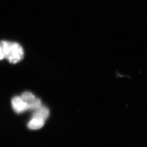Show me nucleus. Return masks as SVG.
Here are the masks:
<instances>
[{
	"instance_id": "f257e3e1",
	"label": "nucleus",
	"mask_w": 147,
	"mask_h": 147,
	"mask_svg": "<svg viewBox=\"0 0 147 147\" xmlns=\"http://www.w3.org/2000/svg\"><path fill=\"white\" fill-rule=\"evenodd\" d=\"M24 57L23 48L19 43L9 42L5 59L9 63L16 64L21 62Z\"/></svg>"
},
{
	"instance_id": "f03ea898",
	"label": "nucleus",
	"mask_w": 147,
	"mask_h": 147,
	"mask_svg": "<svg viewBox=\"0 0 147 147\" xmlns=\"http://www.w3.org/2000/svg\"><path fill=\"white\" fill-rule=\"evenodd\" d=\"M21 98L28 105L29 110H36L42 106V101L30 92L23 93Z\"/></svg>"
},
{
	"instance_id": "7ed1b4c3",
	"label": "nucleus",
	"mask_w": 147,
	"mask_h": 147,
	"mask_svg": "<svg viewBox=\"0 0 147 147\" xmlns=\"http://www.w3.org/2000/svg\"><path fill=\"white\" fill-rule=\"evenodd\" d=\"M11 106L16 113H21L26 111L29 110L28 106L22 99L21 96H16L11 100Z\"/></svg>"
},
{
	"instance_id": "20e7f679",
	"label": "nucleus",
	"mask_w": 147,
	"mask_h": 147,
	"mask_svg": "<svg viewBox=\"0 0 147 147\" xmlns=\"http://www.w3.org/2000/svg\"><path fill=\"white\" fill-rule=\"evenodd\" d=\"M49 115V110L46 106L42 105L40 107L37 109V110L34 111L32 117L40 118L45 121L48 118Z\"/></svg>"
},
{
	"instance_id": "39448f33",
	"label": "nucleus",
	"mask_w": 147,
	"mask_h": 147,
	"mask_svg": "<svg viewBox=\"0 0 147 147\" xmlns=\"http://www.w3.org/2000/svg\"><path fill=\"white\" fill-rule=\"evenodd\" d=\"M45 121L42 119L32 117L28 123V127L31 130H38L44 126Z\"/></svg>"
},
{
	"instance_id": "423d86ee",
	"label": "nucleus",
	"mask_w": 147,
	"mask_h": 147,
	"mask_svg": "<svg viewBox=\"0 0 147 147\" xmlns=\"http://www.w3.org/2000/svg\"><path fill=\"white\" fill-rule=\"evenodd\" d=\"M9 42L5 40L0 41V61L6 57Z\"/></svg>"
}]
</instances>
